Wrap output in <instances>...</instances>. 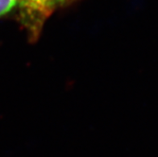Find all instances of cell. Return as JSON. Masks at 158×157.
Wrapping results in <instances>:
<instances>
[{
    "instance_id": "obj_1",
    "label": "cell",
    "mask_w": 158,
    "mask_h": 157,
    "mask_svg": "<svg viewBox=\"0 0 158 157\" xmlns=\"http://www.w3.org/2000/svg\"><path fill=\"white\" fill-rule=\"evenodd\" d=\"M79 0H20L17 20L31 43L36 42L48 19L57 10L69 7Z\"/></svg>"
},
{
    "instance_id": "obj_2",
    "label": "cell",
    "mask_w": 158,
    "mask_h": 157,
    "mask_svg": "<svg viewBox=\"0 0 158 157\" xmlns=\"http://www.w3.org/2000/svg\"><path fill=\"white\" fill-rule=\"evenodd\" d=\"M20 0H0V18L17 10Z\"/></svg>"
}]
</instances>
